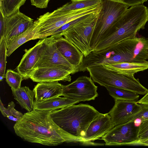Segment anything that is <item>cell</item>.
Masks as SVG:
<instances>
[{
  "instance_id": "6da1fadb",
  "label": "cell",
  "mask_w": 148,
  "mask_h": 148,
  "mask_svg": "<svg viewBox=\"0 0 148 148\" xmlns=\"http://www.w3.org/2000/svg\"><path fill=\"white\" fill-rule=\"evenodd\" d=\"M52 111L33 110L25 113L14 125L15 134L26 141L45 145L55 146L64 142L82 143L55 123L51 116Z\"/></svg>"
},
{
  "instance_id": "7a4b0ae2",
  "label": "cell",
  "mask_w": 148,
  "mask_h": 148,
  "mask_svg": "<svg viewBox=\"0 0 148 148\" xmlns=\"http://www.w3.org/2000/svg\"><path fill=\"white\" fill-rule=\"evenodd\" d=\"M148 21V8L143 4L131 6L106 31L92 52H97L126 39L135 38Z\"/></svg>"
},
{
  "instance_id": "3957f363",
  "label": "cell",
  "mask_w": 148,
  "mask_h": 148,
  "mask_svg": "<svg viewBox=\"0 0 148 148\" xmlns=\"http://www.w3.org/2000/svg\"><path fill=\"white\" fill-rule=\"evenodd\" d=\"M101 114L89 105L80 104L52 110L51 116L60 127L86 145L83 138L87 129Z\"/></svg>"
},
{
  "instance_id": "277c9868",
  "label": "cell",
  "mask_w": 148,
  "mask_h": 148,
  "mask_svg": "<svg viewBox=\"0 0 148 148\" xmlns=\"http://www.w3.org/2000/svg\"><path fill=\"white\" fill-rule=\"evenodd\" d=\"M92 12L90 7L65 12L58 11L56 9L52 12H47L34 21L32 40L43 39L51 36L64 24Z\"/></svg>"
},
{
  "instance_id": "5b68a950",
  "label": "cell",
  "mask_w": 148,
  "mask_h": 148,
  "mask_svg": "<svg viewBox=\"0 0 148 148\" xmlns=\"http://www.w3.org/2000/svg\"><path fill=\"white\" fill-rule=\"evenodd\" d=\"M102 3L90 40V47L92 51L106 31L129 7L114 0H102Z\"/></svg>"
},
{
  "instance_id": "8992f818",
  "label": "cell",
  "mask_w": 148,
  "mask_h": 148,
  "mask_svg": "<svg viewBox=\"0 0 148 148\" xmlns=\"http://www.w3.org/2000/svg\"><path fill=\"white\" fill-rule=\"evenodd\" d=\"M98 16L81 23L63 34L64 38L75 46L86 57L92 50L90 47L92 34Z\"/></svg>"
},
{
  "instance_id": "52a82bcc",
  "label": "cell",
  "mask_w": 148,
  "mask_h": 148,
  "mask_svg": "<svg viewBox=\"0 0 148 148\" xmlns=\"http://www.w3.org/2000/svg\"><path fill=\"white\" fill-rule=\"evenodd\" d=\"M97 88L90 77L81 76L68 85H63L62 96L79 102L94 100L98 95Z\"/></svg>"
},
{
  "instance_id": "ba28073f",
  "label": "cell",
  "mask_w": 148,
  "mask_h": 148,
  "mask_svg": "<svg viewBox=\"0 0 148 148\" xmlns=\"http://www.w3.org/2000/svg\"><path fill=\"white\" fill-rule=\"evenodd\" d=\"M138 129L135 121L127 122L115 126L101 139L108 145H138Z\"/></svg>"
},
{
  "instance_id": "9c48e42d",
  "label": "cell",
  "mask_w": 148,
  "mask_h": 148,
  "mask_svg": "<svg viewBox=\"0 0 148 148\" xmlns=\"http://www.w3.org/2000/svg\"><path fill=\"white\" fill-rule=\"evenodd\" d=\"M79 71V67L66 66L43 67L34 69L29 76L33 82H37L63 81L71 82V74Z\"/></svg>"
},
{
  "instance_id": "30bf717a",
  "label": "cell",
  "mask_w": 148,
  "mask_h": 148,
  "mask_svg": "<svg viewBox=\"0 0 148 148\" xmlns=\"http://www.w3.org/2000/svg\"><path fill=\"white\" fill-rule=\"evenodd\" d=\"M56 66L76 67L72 65L61 54L56 45L55 37L51 36L45 38L33 69L38 68Z\"/></svg>"
},
{
  "instance_id": "8fae6325",
  "label": "cell",
  "mask_w": 148,
  "mask_h": 148,
  "mask_svg": "<svg viewBox=\"0 0 148 148\" xmlns=\"http://www.w3.org/2000/svg\"><path fill=\"white\" fill-rule=\"evenodd\" d=\"M7 47L16 37L25 32L34 23L33 20L19 10L11 16L3 17Z\"/></svg>"
},
{
  "instance_id": "7c38bea8",
  "label": "cell",
  "mask_w": 148,
  "mask_h": 148,
  "mask_svg": "<svg viewBox=\"0 0 148 148\" xmlns=\"http://www.w3.org/2000/svg\"><path fill=\"white\" fill-rule=\"evenodd\" d=\"M141 109V105L136 101L115 99L114 105L108 113L115 127L128 122Z\"/></svg>"
},
{
  "instance_id": "4fadbf2b",
  "label": "cell",
  "mask_w": 148,
  "mask_h": 148,
  "mask_svg": "<svg viewBox=\"0 0 148 148\" xmlns=\"http://www.w3.org/2000/svg\"><path fill=\"white\" fill-rule=\"evenodd\" d=\"M114 127L109 113H101L90 123L83 140L87 145H97L92 141L102 138Z\"/></svg>"
},
{
  "instance_id": "5bb4252c",
  "label": "cell",
  "mask_w": 148,
  "mask_h": 148,
  "mask_svg": "<svg viewBox=\"0 0 148 148\" xmlns=\"http://www.w3.org/2000/svg\"><path fill=\"white\" fill-rule=\"evenodd\" d=\"M45 38L41 39L33 47L26 50L21 61L17 67V72L23 77L24 79L29 78L42 50Z\"/></svg>"
},
{
  "instance_id": "9a60e30c",
  "label": "cell",
  "mask_w": 148,
  "mask_h": 148,
  "mask_svg": "<svg viewBox=\"0 0 148 148\" xmlns=\"http://www.w3.org/2000/svg\"><path fill=\"white\" fill-rule=\"evenodd\" d=\"M55 38L56 45L61 54L72 65L79 67L84 57L83 53L62 36Z\"/></svg>"
},
{
  "instance_id": "2e32d148",
  "label": "cell",
  "mask_w": 148,
  "mask_h": 148,
  "mask_svg": "<svg viewBox=\"0 0 148 148\" xmlns=\"http://www.w3.org/2000/svg\"><path fill=\"white\" fill-rule=\"evenodd\" d=\"M63 86L58 81L39 83L33 89L35 93L34 101L40 102L62 96Z\"/></svg>"
},
{
  "instance_id": "e0dca14e",
  "label": "cell",
  "mask_w": 148,
  "mask_h": 148,
  "mask_svg": "<svg viewBox=\"0 0 148 148\" xmlns=\"http://www.w3.org/2000/svg\"><path fill=\"white\" fill-rule=\"evenodd\" d=\"M102 65L115 72L133 76L135 73L148 69V61L141 63L126 62Z\"/></svg>"
},
{
  "instance_id": "ac0fdd59",
  "label": "cell",
  "mask_w": 148,
  "mask_h": 148,
  "mask_svg": "<svg viewBox=\"0 0 148 148\" xmlns=\"http://www.w3.org/2000/svg\"><path fill=\"white\" fill-rule=\"evenodd\" d=\"M78 103V101L66 97H58L40 102H36L34 101L33 110H53Z\"/></svg>"
},
{
  "instance_id": "d6986e66",
  "label": "cell",
  "mask_w": 148,
  "mask_h": 148,
  "mask_svg": "<svg viewBox=\"0 0 148 148\" xmlns=\"http://www.w3.org/2000/svg\"><path fill=\"white\" fill-rule=\"evenodd\" d=\"M14 98L23 108L29 112L33 110L35 93L28 87H21L15 90L11 89Z\"/></svg>"
},
{
  "instance_id": "ffe728a7",
  "label": "cell",
  "mask_w": 148,
  "mask_h": 148,
  "mask_svg": "<svg viewBox=\"0 0 148 148\" xmlns=\"http://www.w3.org/2000/svg\"><path fill=\"white\" fill-rule=\"evenodd\" d=\"M105 88L110 95L115 99L135 101L139 97L137 93L124 88L110 86Z\"/></svg>"
},
{
  "instance_id": "44dd1931",
  "label": "cell",
  "mask_w": 148,
  "mask_h": 148,
  "mask_svg": "<svg viewBox=\"0 0 148 148\" xmlns=\"http://www.w3.org/2000/svg\"><path fill=\"white\" fill-rule=\"evenodd\" d=\"M100 11L84 15L64 24L54 32L51 36H54L56 38L62 36L65 32L75 26L87 20L98 16Z\"/></svg>"
},
{
  "instance_id": "7402d4cb",
  "label": "cell",
  "mask_w": 148,
  "mask_h": 148,
  "mask_svg": "<svg viewBox=\"0 0 148 148\" xmlns=\"http://www.w3.org/2000/svg\"><path fill=\"white\" fill-rule=\"evenodd\" d=\"M102 0H71L56 10L60 12H65L78 10L101 3Z\"/></svg>"
},
{
  "instance_id": "603a6c76",
  "label": "cell",
  "mask_w": 148,
  "mask_h": 148,
  "mask_svg": "<svg viewBox=\"0 0 148 148\" xmlns=\"http://www.w3.org/2000/svg\"><path fill=\"white\" fill-rule=\"evenodd\" d=\"M33 24L25 32L15 38L9 44L7 48V56H10L14 51L23 44L32 40L34 36L32 32Z\"/></svg>"
},
{
  "instance_id": "cb8c5ba5",
  "label": "cell",
  "mask_w": 148,
  "mask_h": 148,
  "mask_svg": "<svg viewBox=\"0 0 148 148\" xmlns=\"http://www.w3.org/2000/svg\"><path fill=\"white\" fill-rule=\"evenodd\" d=\"M26 0H0V11L3 17H8L19 10Z\"/></svg>"
},
{
  "instance_id": "d4e9b609",
  "label": "cell",
  "mask_w": 148,
  "mask_h": 148,
  "mask_svg": "<svg viewBox=\"0 0 148 148\" xmlns=\"http://www.w3.org/2000/svg\"><path fill=\"white\" fill-rule=\"evenodd\" d=\"M15 104L13 101L10 102L7 108H5L0 99V110L3 116L10 120L16 122L19 121L23 116L21 112L16 110Z\"/></svg>"
},
{
  "instance_id": "484cf974",
  "label": "cell",
  "mask_w": 148,
  "mask_h": 148,
  "mask_svg": "<svg viewBox=\"0 0 148 148\" xmlns=\"http://www.w3.org/2000/svg\"><path fill=\"white\" fill-rule=\"evenodd\" d=\"M5 76L6 81L11 89L16 90L21 87V83L24 78L18 72L8 69Z\"/></svg>"
},
{
  "instance_id": "4316f807",
  "label": "cell",
  "mask_w": 148,
  "mask_h": 148,
  "mask_svg": "<svg viewBox=\"0 0 148 148\" xmlns=\"http://www.w3.org/2000/svg\"><path fill=\"white\" fill-rule=\"evenodd\" d=\"M7 47L5 37L0 39V81H2L5 78Z\"/></svg>"
},
{
  "instance_id": "83f0119b",
  "label": "cell",
  "mask_w": 148,
  "mask_h": 148,
  "mask_svg": "<svg viewBox=\"0 0 148 148\" xmlns=\"http://www.w3.org/2000/svg\"><path fill=\"white\" fill-rule=\"evenodd\" d=\"M138 126V137L140 141L148 139V119L144 120Z\"/></svg>"
},
{
  "instance_id": "f1b7e54d",
  "label": "cell",
  "mask_w": 148,
  "mask_h": 148,
  "mask_svg": "<svg viewBox=\"0 0 148 148\" xmlns=\"http://www.w3.org/2000/svg\"><path fill=\"white\" fill-rule=\"evenodd\" d=\"M140 105L141 106V110L130 119L128 122L131 121H135L137 119H140L141 121L144 120L148 119V105Z\"/></svg>"
},
{
  "instance_id": "f546056e",
  "label": "cell",
  "mask_w": 148,
  "mask_h": 148,
  "mask_svg": "<svg viewBox=\"0 0 148 148\" xmlns=\"http://www.w3.org/2000/svg\"><path fill=\"white\" fill-rule=\"evenodd\" d=\"M32 5L40 8H46L50 0H30Z\"/></svg>"
},
{
  "instance_id": "4dcf8cb0",
  "label": "cell",
  "mask_w": 148,
  "mask_h": 148,
  "mask_svg": "<svg viewBox=\"0 0 148 148\" xmlns=\"http://www.w3.org/2000/svg\"><path fill=\"white\" fill-rule=\"evenodd\" d=\"M120 1L129 6L143 4L147 0H114Z\"/></svg>"
},
{
  "instance_id": "1f68e13d",
  "label": "cell",
  "mask_w": 148,
  "mask_h": 148,
  "mask_svg": "<svg viewBox=\"0 0 148 148\" xmlns=\"http://www.w3.org/2000/svg\"><path fill=\"white\" fill-rule=\"evenodd\" d=\"M5 23L3 16L0 12V39L4 36Z\"/></svg>"
},
{
  "instance_id": "d6a6232c",
  "label": "cell",
  "mask_w": 148,
  "mask_h": 148,
  "mask_svg": "<svg viewBox=\"0 0 148 148\" xmlns=\"http://www.w3.org/2000/svg\"><path fill=\"white\" fill-rule=\"evenodd\" d=\"M136 102L139 104L148 105V90L145 95Z\"/></svg>"
},
{
  "instance_id": "836d02e7",
  "label": "cell",
  "mask_w": 148,
  "mask_h": 148,
  "mask_svg": "<svg viewBox=\"0 0 148 148\" xmlns=\"http://www.w3.org/2000/svg\"><path fill=\"white\" fill-rule=\"evenodd\" d=\"M138 145L145 146H148V139L144 141H140Z\"/></svg>"
},
{
  "instance_id": "e575fe53",
  "label": "cell",
  "mask_w": 148,
  "mask_h": 148,
  "mask_svg": "<svg viewBox=\"0 0 148 148\" xmlns=\"http://www.w3.org/2000/svg\"><path fill=\"white\" fill-rule=\"evenodd\" d=\"M147 49L148 50V47L147 48Z\"/></svg>"
}]
</instances>
